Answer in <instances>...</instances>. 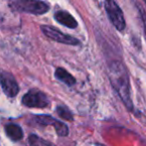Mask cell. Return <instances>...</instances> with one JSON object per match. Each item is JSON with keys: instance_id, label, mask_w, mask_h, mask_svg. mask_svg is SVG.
<instances>
[{"instance_id": "cell-1", "label": "cell", "mask_w": 146, "mask_h": 146, "mask_svg": "<svg viewBox=\"0 0 146 146\" xmlns=\"http://www.w3.org/2000/svg\"><path fill=\"white\" fill-rule=\"evenodd\" d=\"M108 75L112 87L115 89L124 105L127 107V109L133 110V103L130 96L129 76L125 66L120 61L114 60L110 65Z\"/></svg>"}, {"instance_id": "cell-5", "label": "cell", "mask_w": 146, "mask_h": 146, "mask_svg": "<svg viewBox=\"0 0 146 146\" xmlns=\"http://www.w3.org/2000/svg\"><path fill=\"white\" fill-rule=\"evenodd\" d=\"M41 29H42L43 33L48 37V38L52 39L54 41H57V42L64 43V44H68V45H78L80 43V41L77 38L62 33L60 30L52 27V26L43 25L41 26Z\"/></svg>"}, {"instance_id": "cell-2", "label": "cell", "mask_w": 146, "mask_h": 146, "mask_svg": "<svg viewBox=\"0 0 146 146\" xmlns=\"http://www.w3.org/2000/svg\"><path fill=\"white\" fill-rule=\"evenodd\" d=\"M9 6L16 11L28 12L35 15H41L49 10V5L46 2L35 0H14L9 2Z\"/></svg>"}, {"instance_id": "cell-7", "label": "cell", "mask_w": 146, "mask_h": 146, "mask_svg": "<svg viewBox=\"0 0 146 146\" xmlns=\"http://www.w3.org/2000/svg\"><path fill=\"white\" fill-rule=\"evenodd\" d=\"M55 19L59 22V23L63 24V25L67 26L69 28H76L78 26V22L69 12L63 11V10H60V11L55 13Z\"/></svg>"}, {"instance_id": "cell-6", "label": "cell", "mask_w": 146, "mask_h": 146, "mask_svg": "<svg viewBox=\"0 0 146 146\" xmlns=\"http://www.w3.org/2000/svg\"><path fill=\"white\" fill-rule=\"evenodd\" d=\"M0 85L4 93L9 97H15L19 92V86L12 74L5 71L0 72Z\"/></svg>"}, {"instance_id": "cell-9", "label": "cell", "mask_w": 146, "mask_h": 146, "mask_svg": "<svg viewBox=\"0 0 146 146\" xmlns=\"http://www.w3.org/2000/svg\"><path fill=\"white\" fill-rule=\"evenodd\" d=\"M55 76L58 78L60 81L64 82V83H66L69 86H72L76 83V79L74 78V76L71 75L64 68H57L56 72H55Z\"/></svg>"}, {"instance_id": "cell-3", "label": "cell", "mask_w": 146, "mask_h": 146, "mask_svg": "<svg viewBox=\"0 0 146 146\" xmlns=\"http://www.w3.org/2000/svg\"><path fill=\"white\" fill-rule=\"evenodd\" d=\"M106 11L108 15V18L111 21L118 31H122L125 28V20L123 17V13L121 11L120 7L117 5L114 1H106L104 2Z\"/></svg>"}, {"instance_id": "cell-12", "label": "cell", "mask_w": 146, "mask_h": 146, "mask_svg": "<svg viewBox=\"0 0 146 146\" xmlns=\"http://www.w3.org/2000/svg\"><path fill=\"white\" fill-rule=\"evenodd\" d=\"M29 145L30 146H54L51 143L45 141L44 139L36 136V135H31L29 137Z\"/></svg>"}, {"instance_id": "cell-13", "label": "cell", "mask_w": 146, "mask_h": 146, "mask_svg": "<svg viewBox=\"0 0 146 146\" xmlns=\"http://www.w3.org/2000/svg\"><path fill=\"white\" fill-rule=\"evenodd\" d=\"M36 121L41 125H53L54 126L57 120L53 117L48 116V115H39L36 117Z\"/></svg>"}, {"instance_id": "cell-8", "label": "cell", "mask_w": 146, "mask_h": 146, "mask_svg": "<svg viewBox=\"0 0 146 146\" xmlns=\"http://www.w3.org/2000/svg\"><path fill=\"white\" fill-rule=\"evenodd\" d=\"M5 131L7 135L14 141H18L22 139L23 137V130L22 128L17 124L14 123H9L5 126Z\"/></svg>"}, {"instance_id": "cell-10", "label": "cell", "mask_w": 146, "mask_h": 146, "mask_svg": "<svg viewBox=\"0 0 146 146\" xmlns=\"http://www.w3.org/2000/svg\"><path fill=\"white\" fill-rule=\"evenodd\" d=\"M54 128L59 136L64 137V136H67V135L69 134V128H68L67 125H66L64 122H62V121L57 120L54 124Z\"/></svg>"}, {"instance_id": "cell-4", "label": "cell", "mask_w": 146, "mask_h": 146, "mask_svg": "<svg viewBox=\"0 0 146 146\" xmlns=\"http://www.w3.org/2000/svg\"><path fill=\"white\" fill-rule=\"evenodd\" d=\"M22 103L27 107L44 108L49 105V99L46 94H44L43 92L32 90L23 96Z\"/></svg>"}, {"instance_id": "cell-11", "label": "cell", "mask_w": 146, "mask_h": 146, "mask_svg": "<svg viewBox=\"0 0 146 146\" xmlns=\"http://www.w3.org/2000/svg\"><path fill=\"white\" fill-rule=\"evenodd\" d=\"M57 113L61 118L65 119V120H69V121H73L74 117L72 112L68 109L65 106H58L57 107Z\"/></svg>"}, {"instance_id": "cell-14", "label": "cell", "mask_w": 146, "mask_h": 146, "mask_svg": "<svg viewBox=\"0 0 146 146\" xmlns=\"http://www.w3.org/2000/svg\"><path fill=\"white\" fill-rule=\"evenodd\" d=\"M142 21H143V28H144V35L146 38V13L142 12Z\"/></svg>"}]
</instances>
